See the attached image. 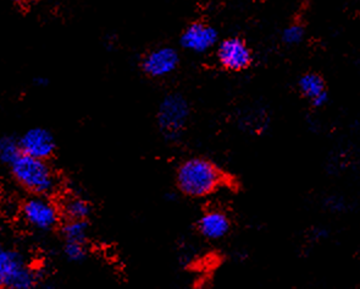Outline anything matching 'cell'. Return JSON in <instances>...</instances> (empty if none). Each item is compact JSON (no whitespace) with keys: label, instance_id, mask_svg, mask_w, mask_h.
Instances as JSON below:
<instances>
[{"label":"cell","instance_id":"6da1fadb","mask_svg":"<svg viewBox=\"0 0 360 289\" xmlns=\"http://www.w3.org/2000/svg\"><path fill=\"white\" fill-rule=\"evenodd\" d=\"M222 173L209 159H190L181 164L176 173V184L182 194L190 197L210 195L220 187Z\"/></svg>","mask_w":360,"mask_h":289},{"label":"cell","instance_id":"7a4b0ae2","mask_svg":"<svg viewBox=\"0 0 360 289\" xmlns=\"http://www.w3.org/2000/svg\"><path fill=\"white\" fill-rule=\"evenodd\" d=\"M10 168L16 182L34 196H46L56 190V173L46 161L22 154Z\"/></svg>","mask_w":360,"mask_h":289},{"label":"cell","instance_id":"3957f363","mask_svg":"<svg viewBox=\"0 0 360 289\" xmlns=\"http://www.w3.org/2000/svg\"><path fill=\"white\" fill-rule=\"evenodd\" d=\"M37 275L18 250L0 244V287L33 289Z\"/></svg>","mask_w":360,"mask_h":289},{"label":"cell","instance_id":"277c9868","mask_svg":"<svg viewBox=\"0 0 360 289\" xmlns=\"http://www.w3.org/2000/svg\"><path fill=\"white\" fill-rule=\"evenodd\" d=\"M190 103L184 96L171 94L162 99L158 111V124L169 140L180 137L190 118Z\"/></svg>","mask_w":360,"mask_h":289},{"label":"cell","instance_id":"5b68a950","mask_svg":"<svg viewBox=\"0 0 360 289\" xmlns=\"http://www.w3.org/2000/svg\"><path fill=\"white\" fill-rule=\"evenodd\" d=\"M25 221L33 228L51 230L59 222V210L51 200L44 196H33L22 206Z\"/></svg>","mask_w":360,"mask_h":289},{"label":"cell","instance_id":"8992f818","mask_svg":"<svg viewBox=\"0 0 360 289\" xmlns=\"http://www.w3.org/2000/svg\"><path fill=\"white\" fill-rule=\"evenodd\" d=\"M217 61L230 71H242L250 68L253 54L247 43L238 37L227 38L217 48Z\"/></svg>","mask_w":360,"mask_h":289},{"label":"cell","instance_id":"52a82bcc","mask_svg":"<svg viewBox=\"0 0 360 289\" xmlns=\"http://www.w3.org/2000/svg\"><path fill=\"white\" fill-rule=\"evenodd\" d=\"M180 64V56L176 49L160 47L147 53L142 59V70L154 79L165 78L172 74Z\"/></svg>","mask_w":360,"mask_h":289},{"label":"cell","instance_id":"ba28073f","mask_svg":"<svg viewBox=\"0 0 360 289\" xmlns=\"http://www.w3.org/2000/svg\"><path fill=\"white\" fill-rule=\"evenodd\" d=\"M20 146L23 154L46 161L56 151V140L51 131L43 128H33L23 134L20 139Z\"/></svg>","mask_w":360,"mask_h":289},{"label":"cell","instance_id":"9c48e42d","mask_svg":"<svg viewBox=\"0 0 360 289\" xmlns=\"http://www.w3.org/2000/svg\"><path fill=\"white\" fill-rule=\"evenodd\" d=\"M217 41V30L203 21H195L188 25L181 36L182 47L195 53L209 51L215 46Z\"/></svg>","mask_w":360,"mask_h":289},{"label":"cell","instance_id":"30bf717a","mask_svg":"<svg viewBox=\"0 0 360 289\" xmlns=\"http://www.w3.org/2000/svg\"><path fill=\"white\" fill-rule=\"evenodd\" d=\"M199 233L209 240H219L231 230V221L221 210H209L198 221Z\"/></svg>","mask_w":360,"mask_h":289},{"label":"cell","instance_id":"8fae6325","mask_svg":"<svg viewBox=\"0 0 360 289\" xmlns=\"http://www.w3.org/2000/svg\"><path fill=\"white\" fill-rule=\"evenodd\" d=\"M298 89L300 94L311 102L320 94L326 92V84L323 76L318 73H307L298 81Z\"/></svg>","mask_w":360,"mask_h":289},{"label":"cell","instance_id":"7c38bea8","mask_svg":"<svg viewBox=\"0 0 360 289\" xmlns=\"http://www.w3.org/2000/svg\"><path fill=\"white\" fill-rule=\"evenodd\" d=\"M64 214L71 221H86L91 214V206L81 197H70L65 202Z\"/></svg>","mask_w":360,"mask_h":289},{"label":"cell","instance_id":"4fadbf2b","mask_svg":"<svg viewBox=\"0 0 360 289\" xmlns=\"http://www.w3.org/2000/svg\"><path fill=\"white\" fill-rule=\"evenodd\" d=\"M22 154L20 140H16L13 136H4L0 139V161L3 164L11 166Z\"/></svg>","mask_w":360,"mask_h":289},{"label":"cell","instance_id":"5bb4252c","mask_svg":"<svg viewBox=\"0 0 360 289\" xmlns=\"http://www.w3.org/2000/svg\"><path fill=\"white\" fill-rule=\"evenodd\" d=\"M88 224L86 221H71L63 226V235L65 242H84L87 239Z\"/></svg>","mask_w":360,"mask_h":289},{"label":"cell","instance_id":"9a60e30c","mask_svg":"<svg viewBox=\"0 0 360 289\" xmlns=\"http://www.w3.org/2000/svg\"><path fill=\"white\" fill-rule=\"evenodd\" d=\"M64 252L65 257L72 262H81L87 257V249L84 242H65Z\"/></svg>","mask_w":360,"mask_h":289},{"label":"cell","instance_id":"2e32d148","mask_svg":"<svg viewBox=\"0 0 360 289\" xmlns=\"http://www.w3.org/2000/svg\"><path fill=\"white\" fill-rule=\"evenodd\" d=\"M304 37V27L300 24H292L282 33L283 42L288 46L298 44Z\"/></svg>","mask_w":360,"mask_h":289},{"label":"cell","instance_id":"e0dca14e","mask_svg":"<svg viewBox=\"0 0 360 289\" xmlns=\"http://www.w3.org/2000/svg\"><path fill=\"white\" fill-rule=\"evenodd\" d=\"M328 91L326 92H323V94H320L319 97L315 98V99H313L311 101V104H313V107L315 108H320L323 107V106H325L326 104V102H328Z\"/></svg>","mask_w":360,"mask_h":289},{"label":"cell","instance_id":"ac0fdd59","mask_svg":"<svg viewBox=\"0 0 360 289\" xmlns=\"http://www.w3.org/2000/svg\"><path fill=\"white\" fill-rule=\"evenodd\" d=\"M34 82H36V84H37L38 86H43V85H46V82H48V80L43 79V78H37Z\"/></svg>","mask_w":360,"mask_h":289}]
</instances>
